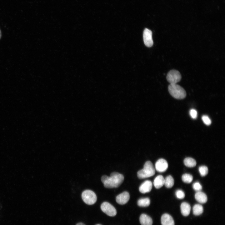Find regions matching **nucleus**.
Wrapping results in <instances>:
<instances>
[{"mask_svg":"<svg viewBox=\"0 0 225 225\" xmlns=\"http://www.w3.org/2000/svg\"><path fill=\"white\" fill-rule=\"evenodd\" d=\"M124 179V177L122 174L114 172L111 174L109 177L103 176L101 180L105 188H111L118 187L122 183Z\"/></svg>","mask_w":225,"mask_h":225,"instance_id":"obj_1","label":"nucleus"},{"mask_svg":"<svg viewBox=\"0 0 225 225\" xmlns=\"http://www.w3.org/2000/svg\"><path fill=\"white\" fill-rule=\"evenodd\" d=\"M155 172V169L152 162L147 161L144 164L143 168L138 172L137 176L139 179H144L152 176Z\"/></svg>","mask_w":225,"mask_h":225,"instance_id":"obj_2","label":"nucleus"},{"mask_svg":"<svg viewBox=\"0 0 225 225\" xmlns=\"http://www.w3.org/2000/svg\"><path fill=\"white\" fill-rule=\"evenodd\" d=\"M168 90L170 95L177 99H183L186 96L184 89L177 83L170 84L168 86Z\"/></svg>","mask_w":225,"mask_h":225,"instance_id":"obj_3","label":"nucleus"},{"mask_svg":"<svg viewBox=\"0 0 225 225\" xmlns=\"http://www.w3.org/2000/svg\"><path fill=\"white\" fill-rule=\"evenodd\" d=\"M82 198L84 202L88 205L94 204L97 200V196L95 193L89 190L83 191L82 194Z\"/></svg>","mask_w":225,"mask_h":225,"instance_id":"obj_4","label":"nucleus"},{"mask_svg":"<svg viewBox=\"0 0 225 225\" xmlns=\"http://www.w3.org/2000/svg\"><path fill=\"white\" fill-rule=\"evenodd\" d=\"M181 75L179 72L176 70H172L168 73L166 78L170 84H176L181 79Z\"/></svg>","mask_w":225,"mask_h":225,"instance_id":"obj_5","label":"nucleus"},{"mask_svg":"<svg viewBox=\"0 0 225 225\" xmlns=\"http://www.w3.org/2000/svg\"><path fill=\"white\" fill-rule=\"evenodd\" d=\"M101 209L103 212L110 216H114L117 214L115 208L108 202H103L101 205Z\"/></svg>","mask_w":225,"mask_h":225,"instance_id":"obj_6","label":"nucleus"},{"mask_svg":"<svg viewBox=\"0 0 225 225\" xmlns=\"http://www.w3.org/2000/svg\"><path fill=\"white\" fill-rule=\"evenodd\" d=\"M143 39L144 44L146 46L150 47L153 45V42L152 39V32L151 30L147 28L144 30Z\"/></svg>","mask_w":225,"mask_h":225,"instance_id":"obj_7","label":"nucleus"},{"mask_svg":"<svg viewBox=\"0 0 225 225\" xmlns=\"http://www.w3.org/2000/svg\"><path fill=\"white\" fill-rule=\"evenodd\" d=\"M168 164L167 161L164 159L160 158L156 162L155 164L156 170L160 172H165L168 169Z\"/></svg>","mask_w":225,"mask_h":225,"instance_id":"obj_8","label":"nucleus"},{"mask_svg":"<svg viewBox=\"0 0 225 225\" xmlns=\"http://www.w3.org/2000/svg\"><path fill=\"white\" fill-rule=\"evenodd\" d=\"M130 198L129 193L124 191L118 195L116 197V202L119 204L123 205L126 203Z\"/></svg>","mask_w":225,"mask_h":225,"instance_id":"obj_9","label":"nucleus"},{"mask_svg":"<svg viewBox=\"0 0 225 225\" xmlns=\"http://www.w3.org/2000/svg\"><path fill=\"white\" fill-rule=\"evenodd\" d=\"M152 186V183L150 181L146 180L140 185L139 188V191L142 193L149 192L151 190Z\"/></svg>","mask_w":225,"mask_h":225,"instance_id":"obj_10","label":"nucleus"},{"mask_svg":"<svg viewBox=\"0 0 225 225\" xmlns=\"http://www.w3.org/2000/svg\"><path fill=\"white\" fill-rule=\"evenodd\" d=\"M162 225H174V222L172 217L169 214L164 213L161 219Z\"/></svg>","mask_w":225,"mask_h":225,"instance_id":"obj_11","label":"nucleus"},{"mask_svg":"<svg viewBox=\"0 0 225 225\" xmlns=\"http://www.w3.org/2000/svg\"><path fill=\"white\" fill-rule=\"evenodd\" d=\"M196 200L199 203H204L207 201V197L204 192L201 191L197 192L195 195Z\"/></svg>","mask_w":225,"mask_h":225,"instance_id":"obj_12","label":"nucleus"},{"mask_svg":"<svg viewBox=\"0 0 225 225\" xmlns=\"http://www.w3.org/2000/svg\"><path fill=\"white\" fill-rule=\"evenodd\" d=\"M139 220L142 225H152V224L151 218L145 214H142L141 215Z\"/></svg>","mask_w":225,"mask_h":225,"instance_id":"obj_13","label":"nucleus"},{"mask_svg":"<svg viewBox=\"0 0 225 225\" xmlns=\"http://www.w3.org/2000/svg\"><path fill=\"white\" fill-rule=\"evenodd\" d=\"M180 209L181 213L183 216H187L189 214L191 206L188 203L185 202H182L180 206Z\"/></svg>","mask_w":225,"mask_h":225,"instance_id":"obj_14","label":"nucleus"},{"mask_svg":"<svg viewBox=\"0 0 225 225\" xmlns=\"http://www.w3.org/2000/svg\"><path fill=\"white\" fill-rule=\"evenodd\" d=\"M164 178L161 175L157 176L155 178L153 182L154 186L157 189L161 188L164 185Z\"/></svg>","mask_w":225,"mask_h":225,"instance_id":"obj_15","label":"nucleus"},{"mask_svg":"<svg viewBox=\"0 0 225 225\" xmlns=\"http://www.w3.org/2000/svg\"><path fill=\"white\" fill-rule=\"evenodd\" d=\"M184 164L187 167L192 168L196 166V162L193 158L188 157L186 158L183 161Z\"/></svg>","mask_w":225,"mask_h":225,"instance_id":"obj_16","label":"nucleus"},{"mask_svg":"<svg viewBox=\"0 0 225 225\" xmlns=\"http://www.w3.org/2000/svg\"><path fill=\"white\" fill-rule=\"evenodd\" d=\"M203 211L202 206L200 204L194 205L193 208V213L195 216H198L201 214Z\"/></svg>","mask_w":225,"mask_h":225,"instance_id":"obj_17","label":"nucleus"},{"mask_svg":"<svg viewBox=\"0 0 225 225\" xmlns=\"http://www.w3.org/2000/svg\"><path fill=\"white\" fill-rule=\"evenodd\" d=\"M174 180L171 175H168L164 178V185L168 188H171L173 186Z\"/></svg>","mask_w":225,"mask_h":225,"instance_id":"obj_18","label":"nucleus"},{"mask_svg":"<svg viewBox=\"0 0 225 225\" xmlns=\"http://www.w3.org/2000/svg\"><path fill=\"white\" fill-rule=\"evenodd\" d=\"M138 205L140 207H147L150 203V200L148 198H141L138 201Z\"/></svg>","mask_w":225,"mask_h":225,"instance_id":"obj_19","label":"nucleus"},{"mask_svg":"<svg viewBox=\"0 0 225 225\" xmlns=\"http://www.w3.org/2000/svg\"><path fill=\"white\" fill-rule=\"evenodd\" d=\"M182 179L183 182H184L189 183L192 181L193 177L190 174L185 173L182 176Z\"/></svg>","mask_w":225,"mask_h":225,"instance_id":"obj_20","label":"nucleus"},{"mask_svg":"<svg viewBox=\"0 0 225 225\" xmlns=\"http://www.w3.org/2000/svg\"><path fill=\"white\" fill-rule=\"evenodd\" d=\"M198 170L201 176L204 177L206 176L208 173V169L205 166H202L199 167Z\"/></svg>","mask_w":225,"mask_h":225,"instance_id":"obj_21","label":"nucleus"},{"mask_svg":"<svg viewBox=\"0 0 225 225\" xmlns=\"http://www.w3.org/2000/svg\"><path fill=\"white\" fill-rule=\"evenodd\" d=\"M175 194L177 197L179 199L183 198L185 196L184 192L180 189L177 190L175 192Z\"/></svg>","mask_w":225,"mask_h":225,"instance_id":"obj_22","label":"nucleus"},{"mask_svg":"<svg viewBox=\"0 0 225 225\" xmlns=\"http://www.w3.org/2000/svg\"><path fill=\"white\" fill-rule=\"evenodd\" d=\"M192 188L194 190L198 192L201 191L202 189V187L199 182H197L193 183Z\"/></svg>","mask_w":225,"mask_h":225,"instance_id":"obj_23","label":"nucleus"},{"mask_svg":"<svg viewBox=\"0 0 225 225\" xmlns=\"http://www.w3.org/2000/svg\"><path fill=\"white\" fill-rule=\"evenodd\" d=\"M202 120L204 123L207 125H209L211 123L210 119L207 115H204L202 117Z\"/></svg>","mask_w":225,"mask_h":225,"instance_id":"obj_24","label":"nucleus"},{"mask_svg":"<svg viewBox=\"0 0 225 225\" xmlns=\"http://www.w3.org/2000/svg\"><path fill=\"white\" fill-rule=\"evenodd\" d=\"M190 115L191 117L194 119H196L197 117V112L193 109H191L189 112Z\"/></svg>","mask_w":225,"mask_h":225,"instance_id":"obj_25","label":"nucleus"},{"mask_svg":"<svg viewBox=\"0 0 225 225\" xmlns=\"http://www.w3.org/2000/svg\"><path fill=\"white\" fill-rule=\"evenodd\" d=\"M76 225H85L84 223L82 222H79L77 223Z\"/></svg>","mask_w":225,"mask_h":225,"instance_id":"obj_26","label":"nucleus"},{"mask_svg":"<svg viewBox=\"0 0 225 225\" xmlns=\"http://www.w3.org/2000/svg\"><path fill=\"white\" fill-rule=\"evenodd\" d=\"M1 30L0 29V39L1 38Z\"/></svg>","mask_w":225,"mask_h":225,"instance_id":"obj_27","label":"nucleus"},{"mask_svg":"<svg viewBox=\"0 0 225 225\" xmlns=\"http://www.w3.org/2000/svg\"><path fill=\"white\" fill-rule=\"evenodd\" d=\"M100 225V224H97V225Z\"/></svg>","mask_w":225,"mask_h":225,"instance_id":"obj_28","label":"nucleus"}]
</instances>
